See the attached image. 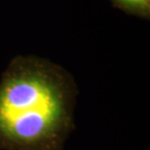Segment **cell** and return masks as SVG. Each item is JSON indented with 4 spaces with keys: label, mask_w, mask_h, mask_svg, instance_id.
<instances>
[{
    "label": "cell",
    "mask_w": 150,
    "mask_h": 150,
    "mask_svg": "<svg viewBox=\"0 0 150 150\" xmlns=\"http://www.w3.org/2000/svg\"><path fill=\"white\" fill-rule=\"evenodd\" d=\"M76 98L62 67L17 56L0 79V150H62L74 126Z\"/></svg>",
    "instance_id": "6da1fadb"
},
{
    "label": "cell",
    "mask_w": 150,
    "mask_h": 150,
    "mask_svg": "<svg viewBox=\"0 0 150 150\" xmlns=\"http://www.w3.org/2000/svg\"><path fill=\"white\" fill-rule=\"evenodd\" d=\"M114 7L130 15L149 20L150 0H111Z\"/></svg>",
    "instance_id": "7a4b0ae2"
}]
</instances>
